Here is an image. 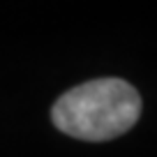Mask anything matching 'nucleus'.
<instances>
[{"label": "nucleus", "mask_w": 157, "mask_h": 157, "mask_svg": "<svg viewBox=\"0 0 157 157\" xmlns=\"http://www.w3.org/2000/svg\"><path fill=\"white\" fill-rule=\"evenodd\" d=\"M141 116V97L123 78H95L67 90L51 109L63 134L81 141H109L129 132Z\"/></svg>", "instance_id": "obj_1"}]
</instances>
